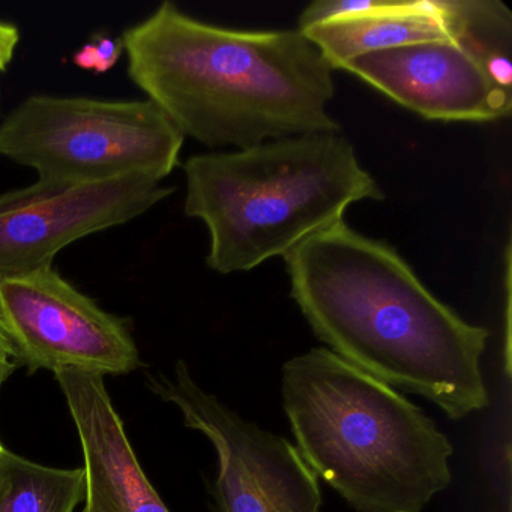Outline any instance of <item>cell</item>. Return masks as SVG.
I'll return each instance as SVG.
<instances>
[{
    "label": "cell",
    "mask_w": 512,
    "mask_h": 512,
    "mask_svg": "<svg viewBox=\"0 0 512 512\" xmlns=\"http://www.w3.org/2000/svg\"><path fill=\"white\" fill-rule=\"evenodd\" d=\"M305 463L358 512H421L452 481L448 437L421 407L325 347L283 365Z\"/></svg>",
    "instance_id": "3"
},
{
    "label": "cell",
    "mask_w": 512,
    "mask_h": 512,
    "mask_svg": "<svg viewBox=\"0 0 512 512\" xmlns=\"http://www.w3.org/2000/svg\"><path fill=\"white\" fill-rule=\"evenodd\" d=\"M124 55L121 38L97 35L91 43L85 44L74 53L73 62L77 67L94 74L109 73Z\"/></svg>",
    "instance_id": "13"
},
{
    "label": "cell",
    "mask_w": 512,
    "mask_h": 512,
    "mask_svg": "<svg viewBox=\"0 0 512 512\" xmlns=\"http://www.w3.org/2000/svg\"><path fill=\"white\" fill-rule=\"evenodd\" d=\"M85 491L83 467L44 466L0 446V512H74Z\"/></svg>",
    "instance_id": "12"
},
{
    "label": "cell",
    "mask_w": 512,
    "mask_h": 512,
    "mask_svg": "<svg viewBox=\"0 0 512 512\" xmlns=\"http://www.w3.org/2000/svg\"><path fill=\"white\" fill-rule=\"evenodd\" d=\"M331 65L395 47L455 37L452 0H364L362 7L302 32Z\"/></svg>",
    "instance_id": "11"
},
{
    "label": "cell",
    "mask_w": 512,
    "mask_h": 512,
    "mask_svg": "<svg viewBox=\"0 0 512 512\" xmlns=\"http://www.w3.org/2000/svg\"><path fill=\"white\" fill-rule=\"evenodd\" d=\"M0 319L16 359L31 373H131L140 365L130 326L52 266L0 278Z\"/></svg>",
    "instance_id": "7"
},
{
    "label": "cell",
    "mask_w": 512,
    "mask_h": 512,
    "mask_svg": "<svg viewBox=\"0 0 512 512\" xmlns=\"http://www.w3.org/2000/svg\"><path fill=\"white\" fill-rule=\"evenodd\" d=\"M55 377L82 443L83 512H170L134 454L104 377L80 371Z\"/></svg>",
    "instance_id": "10"
},
{
    "label": "cell",
    "mask_w": 512,
    "mask_h": 512,
    "mask_svg": "<svg viewBox=\"0 0 512 512\" xmlns=\"http://www.w3.org/2000/svg\"><path fill=\"white\" fill-rule=\"evenodd\" d=\"M0 103H2V94H0Z\"/></svg>",
    "instance_id": "16"
},
{
    "label": "cell",
    "mask_w": 512,
    "mask_h": 512,
    "mask_svg": "<svg viewBox=\"0 0 512 512\" xmlns=\"http://www.w3.org/2000/svg\"><path fill=\"white\" fill-rule=\"evenodd\" d=\"M151 388L175 404L185 425L214 445L218 475L212 485L217 512H320L316 473L284 437L244 421L203 391L178 362L172 377H151Z\"/></svg>",
    "instance_id": "6"
},
{
    "label": "cell",
    "mask_w": 512,
    "mask_h": 512,
    "mask_svg": "<svg viewBox=\"0 0 512 512\" xmlns=\"http://www.w3.org/2000/svg\"><path fill=\"white\" fill-rule=\"evenodd\" d=\"M283 259L290 296L335 355L449 419L490 404L481 370L487 329L436 298L388 242L343 220Z\"/></svg>",
    "instance_id": "1"
},
{
    "label": "cell",
    "mask_w": 512,
    "mask_h": 512,
    "mask_svg": "<svg viewBox=\"0 0 512 512\" xmlns=\"http://www.w3.org/2000/svg\"><path fill=\"white\" fill-rule=\"evenodd\" d=\"M0 446H2V442H0Z\"/></svg>",
    "instance_id": "17"
},
{
    "label": "cell",
    "mask_w": 512,
    "mask_h": 512,
    "mask_svg": "<svg viewBox=\"0 0 512 512\" xmlns=\"http://www.w3.org/2000/svg\"><path fill=\"white\" fill-rule=\"evenodd\" d=\"M184 140L149 100L32 95L0 122V155L43 181L143 175L163 182L178 166Z\"/></svg>",
    "instance_id": "5"
},
{
    "label": "cell",
    "mask_w": 512,
    "mask_h": 512,
    "mask_svg": "<svg viewBox=\"0 0 512 512\" xmlns=\"http://www.w3.org/2000/svg\"><path fill=\"white\" fill-rule=\"evenodd\" d=\"M172 193L143 175L103 182L38 179L0 193V278L52 266L68 245L128 223Z\"/></svg>",
    "instance_id": "8"
},
{
    "label": "cell",
    "mask_w": 512,
    "mask_h": 512,
    "mask_svg": "<svg viewBox=\"0 0 512 512\" xmlns=\"http://www.w3.org/2000/svg\"><path fill=\"white\" fill-rule=\"evenodd\" d=\"M14 359H16V352H14L13 343H11L4 322L0 319V388L7 382L8 377L16 371Z\"/></svg>",
    "instance_id": "15"
},
{
    "label": "cell",
    "mask_w": 512,
    "mask_h": 512,
    "mask_svg": "<svg viewBox=\"0 0 512 512\" xmlns=\"http://www.w3.org/2000/svg\"><path fill=\"white\" fill-rule=\"evenodd\" d=\"M184 172L185 214L208 229L206 265L221 275L284 257L355 203L385 199L341 133L193 155Z\"/></svg>",
    "instance_id": "4"
},
{
    "label": "cell",
    "mask_w": 512,
    "mask_h": 512,
    "mask_svg": "<svg viewBox=\"0 0 512 512\" xmlns=\"http://www.w3.org/2000/svg\"><path fill=\"white\" fill-rule=\"evenodd\" d=\"M20 43V31L11 23L0 22V71H5L13 62L17 46Z\"/></svg>",
    "instance_id": "14"
},
{
    "label": "cell",
    "mask_w": 512,
    "mask_h": 512,
    "mask_svg": "<svg viewBox=\"0 0 512 512\" xmlns=\"http://www.w3.org/2000/svg\"><path fill=\"white\" fill-rule=\"evenodd\" d=\"M485 61L470 44L446 38L368 53L343 70L430 121H500L511 115L512 92L488 77Z\"/></svg>",
    "instance_id": "9"
},
{
    "label": "cell",
    "mask_w": 512,
    "mask_h": 512,
    "mask_svg": "<svg viewBox=\"0 0 512 512\" xmlns=\"http://www.w3.org/2000/svg\"><path fill=\"white\" fill-rule=\"evenodd\" d=\"M121 40L134 85L209 148L341 131L328 112L334 70L298 29L220 28L167 0Z\"/></svg>",
    "instance_id": "2"
}]
</instances>
